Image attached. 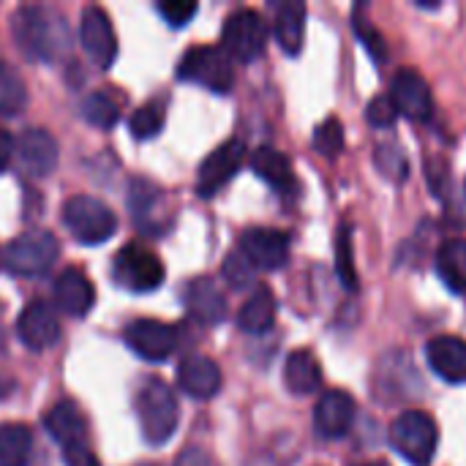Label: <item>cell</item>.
<instances>
[{"mask_svg": "<svg viewBox=\"0 0 466 466\" xmlns=\"http://www.w3.org/2000/svg\"><path fill=\"white\" fill-rule=\"evenodd\" d=\"M11 30H14L19 49L33 60L55 63L68 52V41H71L68 25L52 8H44V5L19 8L14 14Z\"/></svg>", "mask_w": 466, "mask_h": 466, "instance_id": "obj_1", "label": "cell"}, {"mask_svg": "<svg viewBox=\"0 0 466 466\" xmlns=\"http://www.w3.org/2000/svg\"><path fill=\"white\" fill-rule=\"evenodd\" d=\"M134 410H137V420H139L145 442L153 448L167 445L177 429V399L172 388L158 377L147 380L137 390Z\"/></svg>", "mask_w": 466, "mask_h": 466, "instance_id": "obj_2", "label": "cell"}, {"mask_svg": "<svg viewBox=\"0 0 466 466\" xmlns=\"http://www.w3.org/2000/svg\"><path fill=\"white\" fill-rule=\"evenodd\" d=\"M390 445L412 466H429L440 445V429L431 415L420 410H410L393 420Z\"/></svg>", "mask_w": 466, "mask_h": 466, "instance_id": "obj_3", "label": "cell"}, {"mask_svg": "<svg viewBox=\"0 0 466 466\" xmlns=\"http://www.w3.org/2000/svg\"><path fill=\"white\" fill-rule=\"evenodd\" d=\"M63 224L85 246H101L104 240H109L117 232V218L109 210V205H104L96 197H85V194L66 199Z\"/></svg>", "mask_w": 466, "mask_h": 466, "instance_id": "obj_4", "label": "cell"}, {"mask_svg": "<svg viewBox=\"0 0 466 466\" xmlns=\"http://www.w3.org/2000/svg\"><path fill=\"white\" fill-rule=\"evenodd\" d=\"M60 257V246L46 229H27L5 246L3 265L14 276H44Z\"/></svg>", "mask_w": 466, "mask_h": 466, "instance_id": "obj_5", "label": "cell"}, {"mask_svg": "<svg viewBox=\"0 0 466 466\" xmlns=\"http://www.w3.org/2000/svg\"><path fill=\"white\" fill-rule=\"evenodd\" d=\"M177 76L183 82L202 85L213 93H229L235 85L232 57L221 46H194L177 63Z\"/></svg>", "mask_w": 466, "mask_h": 466, "instance_id": "obj_6", "label": "cell"}, {"mask_svg": "<svg viewBox=\"0 0 466 466\" xmlns=\"http://www.w3.org/2000/svg\"><path fill=\"white\" fill-rule=\"evenodd\" d=\"M112 276L120 287L131 292H153L164 284V262L156 251L142 243L123 246L112 259Z\"/></svg>", "mask_w": 466, "mask_h": 466, "instance_id": "obj_7", "label": "cell"}, {"mask_svg": "<svg viewBox=\"0 0 466 466\" xmlns=\"http://www.w3.org/2000/svg\"><path fill=\"white\" fill-rule=\"evenodd\" d=\"M265 41H268V25L259 16V11L238 8L227 16L221 30V49L229 57L240 63H251L265 52Z\"/></svg>", "mask_w": 466, "mask_h": 466, "instance_id": "obj_8", "label": "cell"}, {"mask_svg": "<svg viewBox=\"0 0 466 466\" xmlns=\"http://www.w3.org/2000/svg\"><path fill=\"white\" fill-rule=\"evenodd\" d=\"M128 210L134 216V224L145 235H161L172 224L167 194L145 177H134L128 183Z\"/></svg>", "mask_w": 466, "mask_h": 466, "instance_id": "obj_9", "label": "cell"}, {"mask_svg": "<svg viewBox=\"0 0 466 466\" xmlns=\"http://www.w3.org/2000/svg\"><path fill=\"white\" fill-rule=\"evenodd\" d=\"M246 158V145L240 139H227L221 142L202 164H199V175H197V194L210 199L218 188H224L238 169L243 167Z\"/></svg>", "mask_w": 466, "mask_h": 466, "instance_id": "obj_10", "label": "cell"}, {"mask_svg": "<svg viewBox=\"0 0 466 466\" xmlns=\"http://www.w3.org/2000/svg\"><path fill=\"white\" fill-rule=\"evenodd\" d=\"M243 257L259 270H279L289 259V235L273 227H251L240 235Z\"/></svg>", "mask_w": 466, "mask_h": 466, "instance_id": "obj_11", "label": "cell"}, {"mask_svg": "<svg viewBox=\"0 0 466 466\" xmlns=\"http://www.w3.org/2000/svg\"><path fill=\"white\" fill-rule=\"evenodd\" d=\"M79 38H82V49L87 52V57L98 68H109L115 63V57H117V35H115V27H112L104 8L87 5L82 11Z\"/></svg>", "mask_w": 466, "mask_h": 466, "instance_id": "obj_12", "label": "cell"}, {"mask_svg": "<svg viewBox=\"0 0 466 466\" xmlns=\"http://www.w3.org/2000/svg\"><path fill=\"white\" fill-rule=\"evenodd\" d=\"M390 101H393L396 112L404 115V117H410V120H429L431 112H434L431 87H429V82H426L418 71H412V68H401V71L393 76Z\"/></svg>", "mask_w": 466, "mask_h": 466, "instance_id": "obj_13", "label": "cell"}, {"mask_svg": "<svg viewBox=\"0 0 466 466\" xmlns=\"http://www.w3.org/2000/svg\"><path fill=\"white\" fill-rule=\"evenodd\" d=\"M14 156L19 158V167L30 177H46L57 167V142L46 128H27L14 145Z\"/></svg>", "mask_w": 466, "mask_h": 466, "instance_id": "obj_14", "label": "cell"}, {"mask_svg": "<svg viewBox=\"0 0 466 466\" xmlns=\"http://www.w3.org/2000/svg\"><path fill=\"white\" fill-rule=\"evenodd\" d=\"M16 336L33 352L55 347L60 341V319H57L55 309L46 306L44 300L27 303L16 319Z\"/></svg>", "mask_w": 466, "mask_h": 466, "instance_id": "obj_15", "label": "cell"}, {"mask_svg": "<svg viewBox=\"0 0 466 466\" xmlns=\"http://www.w3.org/2000/svg\"><path fill=\"white\" fill-rule=\"evenodd\" d=\"M126 344L150 363H161L175 352L177 336L169 325L158 322V319H134L126 328Z\"/></svg>", "mask_w": 466, "mask_h": 466, "instance_id": "obj_16", "label": "cell"}, {"mask_svg": "<svg viewBox=\"0 0 466 466\" xmlns=\"http://www.w3.org/2000/svg\"><path fill=\"white\" fill-rule=\"evenodd\" d=\"M358 415V404L344 390H328L314 407V429L322 440H341L350 434Z\"/></svg>", "mask_w": 466, "mask_h": 466, "instance_id": "obj_17", "label": "cell"}, {"mask_svg": "<svg viewBox=\"0 0 466 466\" xmlns=\"http://www.w3.org/2000/svg\"><path fill=\"white\" fill-rule=\"evenodd\" d=\"M55 303L68 317H87L96 306V287L79 268H66L55 281Z\"/></svg>", "mask_w": 466, "mask_h": 466, "instance_id": "obj_18", "label": "cell"}, {"mask_svg": "<svg viewBox=\"0 0 466 466\" xmlns=\"http://www.w3.org/2000/svg\"><path fill=\"white\" fill-rule=\"evenodd\" d=\"M426 358L431 371L451 382L464 385L466 382V341L459 336H437L426 344Z\"/></svg>", "mask_w": 466, "mask_h": 466, "instance_id": "obj_19", "label": "cell"}, {"mask_svg": "<svg viewBox=\"0 0 466 466\" xmlns=\"http://www.w3.org/2000/svg\"><path fill=\"white\" fill-rule=\"evenodd\" d=\"M221 369L216 360L205 358V355H188L180 369H177V385L183 393H188L191 399H213L221 390Z\"/></svg>", "mask_w": 466, "mask_h": 466, "instance_id": "obj_20", "label": "cell"}, {"mask_svg": "<svg viewBox=\"0 0 466 466\" xmlns=\"http://www.w3.org/2000/svg\"><path fill=\"white\" fill-rule=\"evenodd\" d=\"M183 303H186L188 314L202 325H218L227 319V298L213 279L202 276V279L188 281V287L183 292Z\"/></svg>", "mask_w": 466, "mask_h": 466, "instance_id": "obj_21", "label": "cell"}, {"mask_svg": "<svg viewBox=\"0 0 466 466\" xmlns=\"http://www.w3.org/2000/svg\"><path fill=\"white\" fill-rule=\"evenodd\" d=\"M44 426L49 431V437L63 445V448H71V445H85V434H87V426H85V418H82V410L74 404V401H57L46 418H44Z\"/></svg>", "mask_w": 466, "mask_h": 466, "instance_id": "obj_22", "label": "cell"}, {"mask_svg": "<svg viewBox=\"0 0 466 466\" xmlns=\"http://www.w3.org/2000/svg\"><path fill=\"white\" fill-rule=\"evenodd\" d=\"M284 382L295 396H311L322 385V366L309 350H295L284 366Z\"/></svg>", "mask_w": 466, "mask_h": 466, "instance_id": "obj_23", "label": "cell"}, {"mask_svg": "<svg viewBox=\"0 0 466 466\" xmlns=\"http://www.w3.org/2000/svg\"><path fill=\"white\" fill-rule=\"evenodd\" d=\"M276 322V295L268 287H257L238 314V328L248 336H262Z\"/></svg>", "mask_w": 466, "mask_h": 466, "instance_id": "obj_24", "label": "cell"}, {"mask_svg": "<svg viewBox=\"0 0 466 466\" xmlns=\"http://www.w3.org/2000/svg\"><path fill=\"white\" fill-rule=\"evenodd\" d=\"M273 33H276L279 46L287 55H298L303 49V38H306V5L298 0L284 3L276 14Z\"/></svg>", "mask_w": 466, "mask_h": 466, "instance_id": "obj_25", "label": "cell"}, {"mask_svg": "<svg viewBox=\"0 0 466 466\" xmlns=\"http://www.w3.org/2000/svg\"><path fill=\"white\" fill-rule=\"evenodd\" d=\"M251 169L276 191H292L295 188V172L289 158L276 147H259L251 156Z\"/></svg>", "mask_w": 466, "mask_h": 466, "instance_id": "obj_26", "label": "cell"}, {"mask_svg": "<svg viewBox=\"0 0 466 466\" xmlns=\"http://www.w3.org/2000/svg\"><path fill=\"white\" fill-rule=\"evenodd\" d=\"M33 456V431L25 423H0V466H27Z\"/></svg>", "mask_w": 466, "mask_h": 466, "instance_id": "obj_27", "label": "cell"}, {"mask_svg": "<svg viewBox=\"0 0 466 466\" xmlns=\"http://www.w3.org/2000/svg\"><path fill=\"white\" fill-rule=\"evenodd\" d=\"M437 270L453 292H466V240H448L440 246Z\"/></svg>", "mask_w": 466, "mask_h": 466, "instance_id": "obj_28", "label": "cell"}, {"mask_svg": "<svg viewBox=\"0 0 466 466\" xmlns=\"http://www.w3.org/2000/svg\"><path fill=\"white\" fill-rule=\"evenodd\" d=\"M27 106V85L22 79V74L0 60V115L3 117H16L22 115Z\"/></svg>", "mask_w": 466, "mask_h": 466, "instance_id": "obj_29", "label": "cell"}, {"mask_svg": "<svg viewBox=\"0 0 466 466\" xmlns=\"http://www.w3.org/2000/svg\"><path fill=\"white\" fill-rule=\"evenodd\" d=\"M82 117H85L90 126L109 131V128L117 123L120 109H117V104H115L106 93H90V96L82 101Z\"/></svg>", "mask_w": 466, "mask_h": 466, "instance_id": "obj_30", "label": "cell"}, {"mask_svg": "<svg viewBox=\"0 0 466 466\" xmlns=\"http://www.w3.org/2000/svg\"><path fill=\"white\" fill-rule=\"evenodd\" d=\"M164 123H167V112H164L161 104H142V106L131 115L128 131H131L134 139H153V137L161 134Z\"/></svg>", "mask_w": 466, "mask_h": 466, "instance_id": "obj_31", "label": "cell"}, {"mask_svg": "<svg viewBox=\"0 0 466 466\" xmlns=\"http://www.w3.org/2000/svg\"><path fill=\"white\" fill-rule=\"evenodd\" d=\"M374 164L380 167V172L396 183L407 180V172H410V164H407V156L404 150L396 145V142H382L377 145V153H374Z\"/></svg>", "mask_w": 466, "mask_h": 466, "instance_id": "obj_32", "label": "cell"}, {"mask_svg": "<svg viewBox=\"0 0 466 466\" xmlns=\"http://www.w3.org/2000/svg\"><path fill=\"white\" fill-rule=\"evenodd\" d=\"M314 147L325 158H336L344 150V126H341L339 117H328L325 123L317 126V131H314Z\"/></svg>", "mask_w": 466, "mask_h": 466, "instance_id": "obj_33", "label": "cell"}, {"mask_svg": "<svg viewBox=\"0 0 466 466\" xmlns=\"http://www.w3.org/2000/svg\"><path fill=\"white\" fill-rule=\"evenodd\" d=\"M355 33H358L360 44L369 49V55H371L377 63H385V60H388V44H385L382 33L374 30L371 22L363 16V8H360V5L355 8Z\"/></svg>", "mask_w": 466, "mask_h": 466, "instance_id": "obj_34", "label": "cell"}, {"mask_svg": "<svg viewBox=\"0 0 466 466\" xmlns=\"http://www.w3.org/2000/svg\"><path fill=\"white\" fill-rule=\"evenodd\" d=\"M336 270H339V279L344 281L347 289H355L358 287V273L352 268V243H350V227H344L336 238Z\"/></svg>", "mask_w": 466, "mask_h": 466, "instance_id": "obj_35", "label": "cell"}, {"mask_svg": "<svg viewBox=\"0 0 466 466\" xmlns=\"http://www.w3.org/2000/svg\"><path fill=\"white\" fill-rule=\"evenodd\" d=\"M254 265L243 257V251H232L227 254L224 259V279L235 287V289H243L248 284H254Z\"/></svg>", "mask_w": 466, "mask_h": 466, "instance_id": "obj_36", "label": "cell"}, {"mask_svg": "<svg viewBox=\"0 0 466 466\" xmlns=\"http://www.w3.org/2000/svg\"><path fill=\"white\" fill-rule=\"evenodd\" d=\"M156 8H158V14L164 16V22L169 27H186L199 5L194 0H161Z\"/></svg>", "mask_w": 466, "mask_h": 466, "instance_id": "obj_37", "label": "cell"}, {"mask_svg": "<svg viewBox=\"0 0 466 466\" xmlns=\"http://www.w3.org/2000/svg\"><path fill=\"white\" fill-rule=\"evenodd\" d=\"M366 117L377 128H390L396 123V117H399V112H396L390 96H377V98H371V104L366 109Z\"/></svg>", "mask_w": 466, "mask_h": 466, "instance_id": "obj_38", "label": "cell"}, {"mask_svg": "<svg viewBox=\"0 0 466 466\" xmlns=\"http://www.w3.org/2000/svg\"><path fill=\"white\" fill-rule=\"evenodd\" d=\"M63 461H66V466H101V461L96 459V453L87 445L63 448Z\"/></svg>", "mask_w": 466, "mask_h": 466, "instance_id": "obj_39", "label": "cell"}, {"mask_svg": "<svg viewBox=\"0 0 466 466\" xmlns=\"http://www.w3.org/2000/svg\"><path fill=\"white\" fill-rule=\"evenodd\" d=\"M14 145H16V139L0 126V172L8 169V164H11V158H14Z\"/></svg>", "mask_w": 466, "mask_h": 466, "instance_id": "obj_40", "label": "cell"}, {"mask_svg": "<svg viewBox=\"0 0 466 466\" xmlns=\"http://www.w3.org/2000/svg\"><path fill=\"white\" fill-rule=\"evenodd\" d=\"M177 466H213V461H210V456H208L205 451H194V448H188V451H183V453H180Z\"/></svg>", "mask_w": 466, "mask_h": 466, "instance_id": "obj_41", "label": "cell"}, {"mask_svg": "<svg viewBox=\"0 0 466 466\" xmlns=\"http://www.w3.org/2000/svg\"><path fill=\"white\" fill-rule=\"evenodd\" d=\"M355 466H390V464H385V461H369V464H355Z\"/></svg>", "mask_w": 466, "mask_h": 466, "instance_id": "obj_42", "label": "cell"}, {"mask_svg": "<svg viewBox=\"0 0 466 466\" xmlns=\"http://www.w3.org/2000/svg\"><path fill=\"white\" fill-rule=\"evenodd\" d=\"M137 466H156V464H137Z\"/></svg>", "mask_w": 466, "mask_h": 466, "instance_id": "obj_43", "label": "cell"}, {"mask_svg": "<svg viewBox=\"0 0 466 466\" xmlns=\"http://www.w3.org/2000/svg\"><path fill=\"white\" fill-rule=\"evenodd\" d=\"M259 466H265V464H259Z\"/></svg>", "mask_w": 466, "mask_h": 466, "instance_id": "obj_44", "label": "cell"}, {"mask_svg": "<svg viewBox=\"0 0 466 466\" xmlns=\"http://www.w3.org/2000/svg\"><path fill=\"white\" fill-rule=\"evenodd\" d=\"M0 265H3V262H0Z\"/></svg>", "mask_w": 466, "mask_h": 466, "instance_id": "obj_45", "label": "cell"}]
</instances>
